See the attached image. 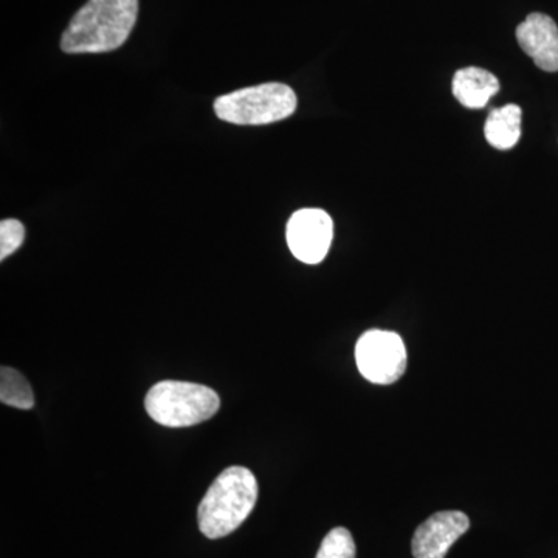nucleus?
Wrapping results in <instances>:
<instances>
[{"label":"nucleus","mask_w":558,"mask_h":558,"mask_svg":"<svg viewBox=\"0 0 558 558\" xmlns=\"http://www.w3.org/2000/svg\"><path fill=\"white\" fill-rule=\"evenodd\" d=\"M333 238V222L319 208H303L293 213L288 223V244L296 259L319 264L328 255Z\"/></svg>","instance_id":"obj_6"},{"label":"nucleus","mask_w":558,"mask_h":558,"mask_svg":"<svg viewBox=\"0 0 558 558\" xmlns=\"http://www.w3.org/2000/svg\"><path fill=\"white\" fill-rule=\"evenodd\" d=\"M145 407L157 424L183 428L215 416L220 409V399L215 389L205 385L165 380L149 389Z\"/></svg>","instance_id":"obj_3"},{"label":"nucleus","mask_w":558,"mask_h":558,"mask_svg":"<svg viewBox=\"0 0 558 558\" xmlns=\"http://www.w3.org/2000/svg\"><path fill=\"white\" fill-rule=\"evenodd\" d=\"M355 543L351 532L344 527H336L326 535L317 554V558H355Z\"/></svg>","instance_id":"obj_12"},{"label":"nucleus","mask_w":558,"mask_h":558,"mask_svg":"<svg viewBox=\"0 0 558 558\" xmlns=\"http://www.w3.org/2000/svg\"><path fill=\"white\" fill-rule=\"evenodd\" d=\"M521 49L545 72H558V27L548 14L532 13L515 32Z\"/></svg>","instance_id":"obj_8"},{"label":"nucleus","mask_w":558,"mask_h":558,"mask_svg":"<svg viewBox=\"0 0 558 558\" xmlns=\"http://www.w3.org/2000/svg\"><path fill=\"white\" fill-rule=\"evenodd\" d=\"M258 501V483L248 469L223 470L202 498L197 521L205 537H227L248 519Z\"/></svg>","instance_id":"obj_2"},{"label":"nucleus","mask_w":558,"mask_h":558,"mask_svg":"<svg viewBox=\"0 0 558 558\" xmlns=\"http://www.w3.org/2000/svg\"><path fill=\"white\" fill-rule=\"evenodd\" d=\"M138 16V0H89L76 11L61 38L69 54L108 53L131 36Z\"/></svg>","instance_id":"obj_1"},{"label":"nucleus","mask_w":558,"mask_h":558,"mask_svg":"<svg viewBox=\"0 0 558 558\" xmlns=\"http://www.w3.org/2000/svg\"><path fill=\"white\" fill-rule=\"evenodd\" d=\"M0 400L17 410H32L35 405L33 389L20 371L2 366L0 369Z\"/></svg>","instance_id":"obj_11"},{"label":"nucleus","mask_w":558,"mask_h":558,"mask_svg":"<svg viewBox=\"0 0 558 558\" xmlns=\"http://www.w3.org/2000/svg\"><path fill=\"white\" fill-rule=\"evenodd\" d=\"M470 520L459 510H444L425 520L414 532V558H446L451 546L469 531Z\"/></svg>","instance_id":"obj_7"},{"label":"nucleus","mask_w":558,"mask_h":558,"mask_svg":"<svg viewBox=\"0 0 558 558\" xmlns=\"http://www.w3.org/2000/svg\"><path fill=\"white\" fill-rule=\"evenodd\" d=\"M296 109V95L288 84L266 83L222 95L215 101L220 120L241 126H259L289 119Z\"/></svg>","instance_id":"obj_4"},{"label":"nucleus","mask_w":558,"mask_h":558,"mask_svg":"<svg viewBox=\"0 0 558 558\" xmlns=\"http://www.w3.org/2000/svg\"><path fill=\"white\" fill-rule=\"evenodd\" d=\"M521 112L520 106L506 105L488 113L484 124V135L488 145L495 149H512L521 137Z\"/></svg>","instance_id":"obj_10"},{"label":"nucleus","mask_w":558,"mask_h":558,"mask_svg":"<svg viewBox=\"0 0 558 558\" xmlns=\"http://www.w3.org/2000/svg\"><path fill=\"white\" fill-rule=\"evenodd\" d=\"M24 226L16 219H5L0 222V259L9 258L24 242Z\"/></svg>","instance_id":"obj_13"},{"label":"nucleus","mask_w":558,"mask_h":558,"mask_svg":"<svg viewBox=\"0 0 558 558\" xmlns=\"http://www.w3.org/2000/svg\"><path fill=\"white\" fill-rule=\"evenodd\" d=\"M451 90L464 108L483 109L498 94L499 81L487 70L465 68L454 73Z\"/></svg>","instance_id":"obj_9"},{"label":"nucleus","mask_w":558,"mask_h":558,"mask_svg":"<svg viewBox=\"0 0 558 558\" xmlns=\"http://www.w3.org/2000/svg\"><path fill=\"white\" fill-rule=\"evenodd\" d=\"M405 343L399 333L373 329L363 333L355 347L360 374L377 385H391L405 374Z\"/></svg>","instance_id":"obj_5"}]
</instances>
